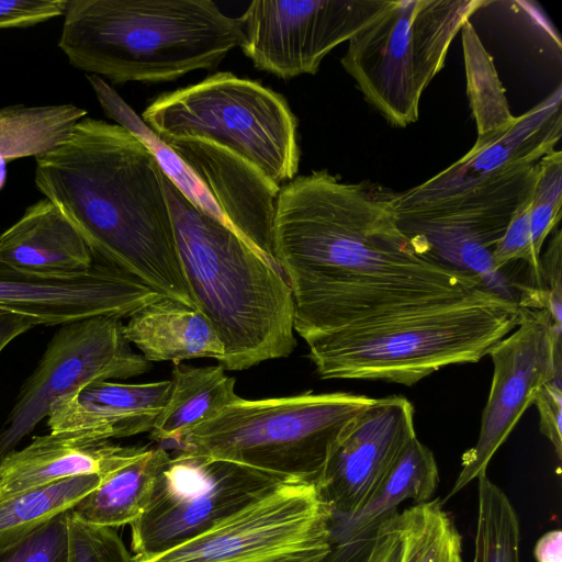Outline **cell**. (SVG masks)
<instances>
[{"mask_svg":"<svg viewBox=\"0 0 562 562\" xmlns=\"http://www.w3.org/2000/svg\"><path fill=\"white\" fill-rule=\"evenodd\" d=\"M273 251L294 302V329L307 340L483 288L414 248L384 188L340 181L326 169L280 188Z\"/></svg>","mask_w":562,"mask_h":562,"instance_id":"obj_1","label":"cell"},{"mask_svg":"<svg viewBox=\"0 0 562 562\" xmlns=\"http://www.w3.org/2000/svg\"><path fill=\"white\" fill-rule=\"evenodd\" d=\"M34 180L95 259L195 307L178 254L164 172L135 135L85 116L61 143L35 157Z\"/></svg>","mask_w":562,"mask_h":562,"instance_id":"obj_2","label":"cell"},{"mask_svg":"<svg viewBox=\"0 0 562 562\" xmlns=\"http://www.w3.org/2000/svg\"><path fill=\"white\" fill-rule=\"evenodd\" d=\"M164 189L191 299L224 347L218 364L238 371L290 356L294 302L284 274L193 206L165 175Z\"/></svg>","mask_w":562,"mask_h":562,"instance_id":"obj_3","label":"cell"},{"mask_svg":"<svg viewBox=\"0 0 562 562\" xmlns=\"http://www.w3.org/2000/svg\"><path fill=\"white\" fill-rule=\"evenodd\" d=\"M58 42L69 63L113 83L213 69L244 33L211 0H68Z\"/></svg>","mask_w":562,"mask_h":562,"instance_id":"obj_4","label":"cell"},{"mask_svg":"<svg viewBox=\"0 0 562 562\" xmlns=\"http://www.w3.org/2000/svg\"><path fill=\"white\" fill-rule=\"evenodd\" d=\"M522 308L484 288L459 300L314 336L319 378L413 385L435 371L477 362L521 322Z\"/></svg>","mask_w":562,"mask_h":562,"instance_id":"obj_5","label":"cell"},{"mask_svg":"<svg viewBox=\"0 0 562 562\" xmlns=\"http://www.w3.org/2000/svg\"><path fill=\"white\" fill-rule=\"evenodd\" d=\"M374 398L334 392L233 403L191 429L177 445L286 480L316 482L347 425Z\"/></svg>","mask_w":562,"mask_h":562,"instance_id":"obj_6","label":"cell"},{"mask_svg":"<svg viewBox=\"0 0 562 562\" xmlns=\"http://www.w3.org/2000/svg\"><path fill=\"white\" fill-rule=\"evenodd\" d=\"M482 0H391L340 59L364 100L395 127L418 120L422 95L442 69L462 25Z\"/></svg>","mask_w":562,"mask_h":562,"instance_id":"obj_7","label":"cell"},{"mask_svg":"<svg viewBox=\"0 0 562 562\" xmlns=\"http://www.w3.org/2000/svg\"><path fill=\"white\" fill-rule=\"evenodd\" d=\"M142 120L160 138H196L243 157L280 186L299 169L297 121L286 100L232 72L154 99Z\"/></svg>","mask_w":562,"mask_h":562,"instance_id":"obj_8","label":"cell"},{"mask_svg":"<svg viewBox=\"0 0 562 562\" xmlns=\"http://www.w3.org/2000/svg\"><path fill=\"white\" fill-rule=\"evenodd\" d=\"M285 481L180 450L162 464L143 513L130 525L132 554L147 559L190 541Z\"/></svg>","mask_w":562,"mask_h":562,"instance_id":"obj_9","label":"cell"},{"mask_svg":"<svg viewBox=\"0 0 562 562\" xmlns=\"http://www.w3.org/2000/svg\"><path fill=\"white\" fill-rule=\"evenodd\" d=\"M331 512L315 482L285 481L204 533L135 562H321Z\"/></svg>","mask_w":562,"mask_h":562,"instance_id":"obj_10","label":"cell"},{"mask_svg":"<svg viewBox=\"0 0 562 562\" xmlns=\"http://www.w3.org/2000/svg\"><path fill=\"white\" fill-rule=\"evenodd\" d=\"M123 326L111 316L60 325L0 430V461L47 417L55 401L93 382L126 380L150 370V362L132 350Z\"/></svg>","mask_w":562,"mask_h":562,"instance_id":"obj_11","label":"cell"},{"mask_svg":"<svg viewBox=\"0 0 562 562\" xmlns=\"http://www.w3.org/2000/svg\"><path fill=\"white\" fill-rule=\"evenodd\" d=\"M391 0H256L239 18L240 48L260 70L281 79L314 75Z\"/></svg>","mask_w":562,"mask_h":562,"instance_id":"obj_12","label":"cell"},{"mask_svg":"<svg viewBox=\"0 0 562 562\" xmlns=\"http://www.w3.org/2000/svg\"><path fill=\"white\" fill-rule=\"evenodd\" d=\"M561 333L547 314L522 308L520 324L490 351L493 378L476 443L461 459L448 494L456 495L486 469L544 383L562 378Z\"/></svg>","mask_w":562,"mask_h":562,"instance_id":"obj_13","label":"cell"},{"mask_svg":"<svg viewBox=\"0 0 562 562\" xmlns=\"http://www.w3.org/2000/svg\"><path fill=\"white\" fill-rule=\"evenodd\" d=\"M562 136V88L516 116L505 131L476 139L454 164L403 192L384 189L395 217L420 215L484 189L513 171L537 164Z\"/></svg>","mask_w":562,"mask_h":562,"instance_id":"obj_14","label":"cell"},{"mask_svg":"<svg viewBox=\"0 0 562 562\" xmlns=\"http://www.w3.org/2000/svg\"><path fill=\"white\" fill-rule=\"evenodd\" d=\"M139 279L102 261L85 272L47 278L0 261V312L22 315L35 326H55L94 317H128L160 299Z\"/></svg>","mask_w":562,"mask_h":562,"instance_id":"obj_15","label":"cell"},{"mask_svg":"<svg viewBox=\"0 0 562 562\" xmlns=\"http://www.w3.org/2000/svg\"><path fill=\"white\" fill-rule=\"evenodd\" d=\"M416 436L414 406L402 395L374 398L334 443L315 482L331 515L356 512Z\"/></svg>","mask_w":562,"mask_h":562,"instance_id":"obj_16","label":"cell"},{"mask_svg":"<svg viewBox=\"0 0 562 562\" xmlns=\"http://www.w3.org/2000/svg\"><path fill=\"white\" fill-rule=\"evenodd\" d=\"M161 139L201 180L232 231L282 272L273 251V224L281 186L217 144L196 138Z\"/></svg>","mask_w":562,"mask_h":562,"instance_id":"obj_17","label":"cell"},{"mask_svg":"<svg viewBox=\"0 0 562 562\" xmlns=\"http://www.w3.org/2000/svg\"><path fill=\"white\" fill-rule=\"evenodd\" d=\"M171 381L130 384L93 382L55 401L47 415L50 431L99 440L150 432L169 397Z\"/></svg>","mask_w":562,"mask_h":562,"instance_id":"obj_18","label":"cell"},{"mask_svg":"<svg viewBox=\"0 0 562 562\" xmlns=\"http://www.w3.org/2000/svg\"><path fill=\"white\" fill-rule=\"evenodd\" d=\"M142 446H120L80 434L34 437L0 461V502L21 492L81 475L103 476L132 458Z\"/></svg>","mask_w":562,"mask_h":562,"instance_id":"obj_19","label":"cell"},{"mask_svg":"<svg viewBox=\"0 0 562 562\" xmlns=\"http://www.w3.org/2000/svg\"><path fill=\"white\" fill-rule=\"evenodd\" d=\"M0 261L32 276L58 278L87 271L95 257L75 225L45 198L0 235Z\"/></svg>","mask_w":562,"mask_h":562,"instance_id":"obj_20","label":"cell"},{"mask_svg":"<svg viewBox=\"0 0 562 562\" xmlns=\"http://www.w3.org/2000/svg\"><path fill=\"white\" fill-rule=\"evenodd\" d=\"M123 335L149 362L211 358L224 347L210 321L195 307L161 296L128 316Z\"/></svg>","mask_w":562,"mask_h":562,"instance_id":"obj_21","label":"cell"},{"mask_svg":"<svg viewBox=\"0 0 562 562\" xmlns=\"http://www.w3.org/2000/svg\"><path fill=\"white\" fill-rule=\"evenodd\" d=\"M439 483L434 453L413 437L369 498L356 512L331 515L330 540L348 541L361 537L397 514L405 501H430Z\"/></svg>","mask_w":562,"mask_h":562,"instance_id":"obj_22","label":"cell"},{"mask_svg":"<svg viewBox=\"0 0 562 562\" xmlns=\"http://www.w3.org/2000/svg\"><path fill=\"white\" fill-rule=\"evenodd\" d=\"M169 456L162 447L142 446L132 458L104 474L74 506L72 515L92 526L116 529L131 525L143 513L155 479Z\"/></svg>","mask_w":562,"mask_h":562,"instance_id":"obj_23","label":"cell"},{"mask_svg":"<svg viewBox=\"0 0 562 562\" xmlns=\"http://www.w3.org/2000/svg\"><path fill=\"white\" fill-rule=\"evenodd\" d=\"M170 381L169 397L149 437L173 448L191 429L238 397L235 379L220 364L191 367L176 363Z\"/></svg>","mask_w":562,"mask_h":562,"instance_id":"obj_24","label":"cell"},{"mask_svg":"<svg viewBox=\"0 0 562 562\" xmlns=\"http://www.w3.org/2000/svg\"><path fill=\"white\" fill-rule=\"evenodd\" d=\"M86 114V110L74 104H19L0 109V190L5 182L9 160L49 151Z\"/></svg>","mask_w":562,"mask_h":562,"instance_id":"obj_25","label":"cell"},{"mask_svg":"<svg viewBox=\"0 0 562 562\" xmlns=\"http://www.w3.org/2000/svg\"><path fill=\"white\" fill-rule=\"evenodd\" d=\"M87 78L104 113L115 121L117 125L135 135L148 148L156 158L164 175L182 195L198 210L232 229L204 184L181 158L134 112L104 79L95 75H88Z\"/></svg>","mask_w":562,"mask_h":562,"instance_id":"obj_26","label":"cell"},{"mask_svg":"<svg viewBox=\"0 0 562 562\" xmlns=\"http://www.w3.org/2000/svg\"><path fill=\"white\" fill-rule=\"evenodd\" d=\"M81 475L21 492L0 502V549L35 531L74 506L100 482Z\"/></svg>","mask_w":562,"mask_h":562,"instance_id":"obj_27","label":"cell"},{"mask_svg":"<svg viewBox=\"0 0 562 562\" xmlns=\"http://www.w3.org/2000/svg\"><path fill=\"white\" fill-rule=\"evenodd\" d=\"M467 76V94L477 128V139L507 130L515 121L493 57L483 46L474 26L467 21L461 30Z\"/></svg>","mask_w":562,"mask_h":562,"instance_id":"obj_28","label":"cell"},{"mask_svg":"<svg viewBox=\"0 0 562 562\" xmlns=\"http://www.w3.org/2000/svg\"><path fill=\"white\" fill-rule=\"evenodd\" d=\"M401 562H462L461 535L438 499L398 513Z\"/></svg>","mask_w":562,"mask_h":562,"instance_id":"obj_29","label":"cell"},{"mask_svg":"<svg viewBox=\"0 0 562 562\" xmlns=\"http://www.w3.org/2000/svg\"><path fill=\"white\" fill-rule=\"evenodd\" d=\"M519 520L505 492L486 474L477 479L472 562H519Z\"/></svg>","mask_w":562,"mask_h":562,"instance_id":"obj_30","label":"cell"},{"mask_svg":"<svg viewBox=\"0 0 562 562\" xmlns=\"http://www.w3.org/2000/svg\"><path fill=\"white\" fill-rule=\"evenodd\" d=\"M562 153L552 150L538 161L537 177L530 201V228L536 259L548 235L558 226L562 213Z\"/></svg>","mask_w":562,"mask_h":562,"instance_id":"obj_31","label":"cell"},{"mask_svg":"<svg viewBox=\"0 0 562 562\" xmlns=\"http://www.w3.org/2000/svg\"><path fill=\"white\" fill-rule=\"evenodd\" d=\"M562 232L555 227L546 251L539 259L538 281L522 292L518 305L548 315L554 329L562 331Z\"/></svg>","mask_w":562,"mask_h":562,"instance_id":"obj_32","label":"cell"},{"mask_svg":"<svg viewBox=\"0 0 562 562\" xmlns=\"http://www.w3.org/2000/svg\"><path fill=\"white\" fill-rule=\"evenodd\" d=\"M402 551L397 513L361 537L331 543L321 562H401Z\"/></svg>","mask_w":562,"mask_h":562,"instance_id":"obj_33","label":"cell"},{"mask_svg":"<svg viewBox=\"0 0 562 562\" xmlns=\"http://www.w3.org/2000/svg\"><path fill=\"white\" fill-rule=\"evenodd\" d=\"M69 510L25 538L0 549V562H68Z\"/></svg>","mask_w":562,"mask_h":562,"instance_id":"obj_34","label":"cell"},{"mask_svg":"<svg viewBox=\"0 0 562 562\" xmlns=\"http://www.w3.org/2000/svg\"><path fill=\"white\" fill-rule=\"evenodd\" d=\"M68 562H135L116 529L78 520L69 510Z\"/></svg>","mask_w":562,"mask_h":562,"instance_id":"obj_35","label":"cell"},{"mask_svg":"<svg viewBox=\"0 0 562 562\" xmlns=\"http://www.w3.org/2000/svg\"><path fill=\"white\" fill-rule=\"evenodd\" d=\"M68 0H0V30L26 27L64 15Z\"/></svg>","mask_w":562,"mask_h":562,"instance_id":"obj_36","label":"cell"},{"mask_svg":"<svg viewBox=\"0 0 562 562\" xmlns=\"http://www.w3.org/2000/svg\"><path fill=\"white\" fill-rule=\"evenodd\" d=\"M533 404L539 412V428L562 459V378L553 379L537 391Z\"/></svg>","mask_w":562,"mask_h":562,"instance_id":"obj_37","label":"cell"},{"mask_svg":"<svg viewBox=\"0 0 562 562\" xmlns=\"http://www.w3.org/2000/svg\"><path fill=\"white\" fill-rule=\"evenodd\" d=\"M533 557L537 562H562V532L554 529L542 535L536 542Z\"/></svg>","mask_w":562,"mask_h":562,"instance_id":"obj_38","label":"cell"},{"mask_svg":"<svg viewBox=\"0 0 562 562\" xmlns=\"http://www.w3.org/2000/svg\"><path fill=\"white\" fill-rule=\"evenodd\" d=\"M35 324L22 315L0 312V352L14 338L27 331Z\"/></svg>","mask_w":562,"mask_h":562,"instance_id":"obj_39","label":"cell"}]
</instances>
